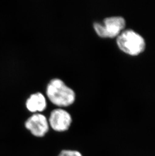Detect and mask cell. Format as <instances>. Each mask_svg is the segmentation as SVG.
<instances>
[{"label": "cell", "mask_w": 155, "mask_h": 156, "mask_svg": "<svg viewBox=\"0 0 155 156\" xmlns=\"http://www.w3.org/2000/svg\"><path fill=\"white\" fill-rule=\"evenodd\" d=\"M46 94L52 103L59 107L70 106L76 99L75 91L60 78H53L49 81Z\"/></svg>", "instance_id": "1"}, {"label": "cell", "mask_w": 155, "mask_h": 156, "mask_svg": "<svg viewBox=\"0 0 155 156\" xmlns=\"http://www.w3.org/2000/svg\"><path fill=\"white\" fill-rule=\"evenodd\" d=\"M117 43L122 51L131 55H137L145 48L143 37L132 30H127L119 35Z\"/></svg>", "instance_id": "2"}, {"label": "cell", "mask_w": 155, "mask_h": 156, "mask_svg": "<svg viewBox=\"0 0 155 156\" xmlns=\"http://www.w3.org/2000/svg\"><path fill=\"white\" fill-rule=\"evenodd\" d=\"M125 25V20L120 16L106 18L103 23L97 22L93 23L96 33L102 37H113L117 36L124 28Z\"/></svg>", "instance_id": "3"}, {"label": "cell", "mask_w": 155, "mask_h": 156, "mask_svg": "<svg viewBox=\"0 0 155 156\" xmlns=\"http://www.w3.org/2000/svg\"><path fill=\"white\" fill-rule=\"evenodd\" d=\"M72 121V117L69 112L61 108L52 111L49 118V123L51 128L59 132L68 129Z\"/></svg>", "instance_id": "4"}, {"label": "cell", "mask_w": 155, "mask_h": 156, "mask_svg": "<svg viewBox=\"0 0 155 156\" xmlns=\"http://www.w3.org/2000/svg\"><path fill=\"white\" fill-rule=\"evenodd\" d=\"M25 127L33 136L42 137L49 129V124L46 117L40 113L34 114L27 120Z\"/></svg>", "instance_id": "5"}, {"label": "cell", "mask_w": 155, "mask_h": 156, "mask_svg": "<svg viewBox=\"0 0 155 156\" xmlns=\"http://www.w3.org/2000/svg\"><path fill=\"white\" fill-rule=\"evenodd\" d=\"M46 97L40 92L32 94L26 101V108L31 112H42L46 109Z\"/></svg>", "instance_id": "6"}, {"label": "cell", "mask_w": 155, "mask_h": 156, "mask_svg": "<svg viewBox=\"0 0 155 156\" xmlns=\"http://www.w3.org/2000/svg\"><path fill=\"white\" fill-rule=\"evenodd\" d=\"M59 156H82L81 154L76 151L64 150Z\"/></svg>", "instance_id": "7"}]
</instances>
